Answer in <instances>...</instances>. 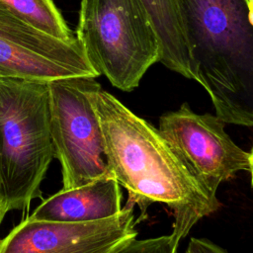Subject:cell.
<instances>
[{
    "mask_svg": "<svg viewBox=\"0 0 253 253\" xmlns=\"http://www.w3.org/2000/svg\"><path fill=\"white\" fill-rule=\"evenodd\" d=\"M87 94L96 112L112 175L137 205L140 217L155 203L173 211L172 232L181 239L220 203L192 174L170 144L145 120L90 77Z\"/></svg>",
    "mask_w": 253,
    "mask_h": 253,
    "instance_id": "1",
    "label": "cell"
},
{
    "mask_svg": "<svg viewBox=\"0 0 253 253\" xmlns=\"http://www.w3.org/2000/svg\"><path fill=\"white\" fill-rule=\"evenodd\" d=\"M192 79L225 124L253 126V24L246 0H176Z\"/></svg>",
    "mask_w": 253,
    "mask_h": 253,
    "instance_id": "2",
    "label": "cell"
},
{
    "mask_svg": "<svg viewBox=\"0 0 253 253\" xmlns=\"http://www.w3.org/2000/svg\"><path fill=\"white\" fill-rule=\"evenodd\" d=\"M53 156L48 82L0 77V224L40 195Z\"/></svg>",
    "mask_w": 253,
    "mask_h": 253,
    "instance_id": "3",
    "label": "cell"
},
{
    "mask_svg": "<svg viewBox=\"0 0 253 253\" xmlns=\"http://www.w3.org/2000/svg\"><path fill=\"white\" fill-rule=\"evenodd\" d=\"M76 37L97 73L126 92L160 62L159 39L142 0H81Z\"/></svg>",
    "mask_w": 253,
    "mask_h": 253,
    "instance_id": "4",
    "label": "cell"
},
{
    "mask_svg": "<svg viewBox=\"0 0 253 253\" xmlns=\"http://www.w3.org/2000/svg\"><path fill=\"white\" fill-rule=\"evenodd\" d=\"M89 78L48 82L50 134L54 156L61 165L62 189L112 175L100 124L87 94Z\"/></svg>",
    "mask_w": 253,
    "mask_h": 253,
    "instance_id": "5",
    "label": "cell"
},
{
    "mask_svg": "<svg viewBox=\"0 0 253 253\" xmlns=\"http://www.w3.org/2000/svg\"><path fill=\"white\" fill-rule=\"evenodd\" d=\"M225 123L211 114L193 112L188 103L159 119V131L196 179L212 195L239 171L249 170V152L224 130Z\"/></svg>",
    "mask_w": 253,
    "mask_h": 253,
    "instance_id": "6",
    "label": "cell"
},
{
    "mask_svg": "<svg viewBox=\"0 0 253 253\" xmlns=\"http://www.w3.org/2000/svg\"><path fill=\"white\" fill-rule=\"evenodd\" d=\"M99 76L80 41H63L31 26L0 2V77L52 81Z\"/></svg>",
    "mask_w": 253,
    "mask_h": 253,
    "instance_id": "7",
    "label": "cell"
},
{
    "mask_svg": "<svg viewBox=\"0 0 253 253\" xmlns=\"http://www.w3.org/2000/svg\"><path fill=\"white\" fill-rule=\"evenodd\" d=\"M134 205L126 203L109 218L87 222H53L29 217L0 240V253H111L135 238Z\"/></svg>",
    "mask_w": 253,
    "mask_h": 253,
    "instance_id": "8",
    "label": "cell"
},
{
    "mask_svg": "<svg viewBox=\"0 0 253 253\" xmlns=\"http://www.w3.org/2000/svg\"><path fill=\"white\" fill-rule=\"evenodd\" d=\"M120 184L105 175L87 184L62 189L45 199L29 216L32 220L87 222L109 218L122 211Z\"/></svg>",
    "mask_w": 253,
    "mask_h": 253,
    "instance_id": "9",
    "label": "cell"
},
{
    "mask_svg": "<svg viewBox=\"0 0 253 253\" xmlns=\"http://www.w3.org/2000/svg\"><path fill=\"white\" fill-rule=\"evenodd\" d=\"M156 30L160 62L168 69L192 79L187 44L183 35L176 0H142Z\"/></svg>",
    "mask_w": 253,
    "mask_h": 253,
    "instance_id": "10",
    "label": "cell"
},
{
    "mask_svg": "<svg viewBox=\"0 0 253 253\" xmlns=\"http://www.w3.org/2000/svg\"><path fill=\"white\" fill-rule=\"evenodd\" d=\"M11 12L38 30L63 41L75 40L53 0H0Z\"/></svg>",
    "mask_w": 253,
    "mask_h": 253,
    "instance_id": "11",
    "label": "cell"
},
{
    "mask_svg": "<svg viewBox=\"0 0 253 253\" xmlns=\"http://www.w3.org/2000/svg\"><path fill=\"white\" fill-rule=\"evenodd\" d=\"M180 240L174 232L147 239L135 237L124 242L111 253H177Z\"/></svg>",
    "mask_w": 253,
    "mask_h": 253,
    "instance_id": "12",
    "label": "cell"
},
{
    "mask_svg": "<svg viewBox=\"0 0 253 253\" xmlns=\"http://www.w3.org/2000/svg\"><path fill=\"white\" fill-rule=\"evenodd\" d=\"M186 253H227L226 250L206 238L190 239Z\"/></svg>",
    "mask_w": 253,
    "mask_h": 253,
    "instance_id": "13",
    "label": "cell"
},
{
    "mask_svg": "<svg viewBox=\"0 0 253 253\" xmlns=\"http://www.w3.org/2000/svg\"><path fill=\"white\" fill-rule=\"evenodd\" d=\"M249 173L251 176V184L253 183V146L249 152Z\"/></svg>",
    "mask_w": 253,
    "mask_h": 253,
    "instance_id": "14",
    "label": "cell"
},
{
    "mask_svg": "<svg viewBox=\"0 0 253 253\" xmlns=\"http://www.w3.org/2000/svg\"><path fill=\"white\" fill-rule=\"evenodd\" d=\"M246 2L249 9V17H250L251 23L253 24V0H246Z\"/></svg>",
    "mask_w": 253,
    "mask_h": 253,
    "instance_id": "15",
    "label": "cell"
},
{
    "mask_svg": "<svg viewBox=\"0 0 253 253\" xmlns=\"http://www.w3.org/2000/svg\"><path fill=\"white\" fill-rule=\"evenodd\" d=\"M251 186H252V188H253V183H252V184H251Z\"/></svg>",
    "mask_w": 253,
    "mask_h": 253,
    "instance_id": "16",
    "label": "cell"
}]
</instances>
